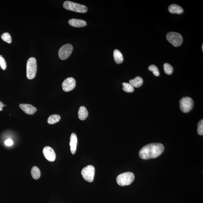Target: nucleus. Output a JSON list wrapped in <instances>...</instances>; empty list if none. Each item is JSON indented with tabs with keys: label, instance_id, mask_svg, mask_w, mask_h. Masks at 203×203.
<instances>
[{
	"label": "nucleus",
	"instance_id": "1a4fd4ad",
	"mask_svg": "<svg viewBox=\"0 0 203 203\" xmlns=\"http://www.w3.org/2000/svg\"><path fill=\"white\" fill-rule=\"evenodd\" d=\"M76 80L72 77L68 78L64 80L62 83L63 90L65 92L72 90L76 86Z\"/></svg>",
	"mask_w": 203,
	"mask_h": 203
},
{
	"label": "nucleus",
	"instance_id": "9d476101",
	"mask_svg": "<svg viewBox=\"0 0 203 203\" xmlns=\"http://www.w3.org/2000/svg\"><path fill=\"white\" fill-rule=\"evenodd\" d=\"M43 153L45 158L50 162H53L56 159L55 151L50 146H45L43 149Z\"/></svg>",
	"mask_w": 203,
	"mask_h": 203
},
{
	"label": "nucleus",
	"instance_id": "2eb2a0df",
	"mask_svg": "<svg viewBox=\"0 0 203 203\" xmlns=\"http://www.w3.org/2000/svg\"><path fill=\"white\" fill-rule=\"evenodd\" d=\"M169 12L172 14H181L183 12V9L181 7L176 4H172L169 7Z\"/></svg>",
	"mask_w": 203,
	"mask_h": 203
},
{
	"label": "nucleus",
	"instance_id": "0eeeda50",
	"mask_svg": "<svg viewBox=\"0 0 203 203\" xmlns=\"http://www.w3.org/2000/svg\"><path fill=\"white\" fill-rule=\"evenodd\" d=\"M81 174L86 181L92 183L94 180L95 168L93 166L88 165L82 169Z\"/></svg>",
	"mask_w": 203,
	"mask_h": 203
},
{
	"label": "nucleus",
	"instance_id": "5701e85b",
	"mask_svg": "<svg viewBox=\"0 0 203 203\" xmlns=\"http://www.w3.org/2000/svg\"><path fill=\"white\" fill-rule=\"evenodd\" d=\"M149 70L153 73L154 75L156 76H158L160 75V71L156 66L154 65H151L149 67Z\"/></svg>",
	"mask_w": 203,
	"mask_h": 203
},
{
	"label": "nucleus",
	"instance_id": "9b49d317",
	"mask_svg": "<svg viewBox=\"0 0 203 203\" xmlns=\"http://www.w3.org/2000/svg\"><path fill=\"white\" fill-rule=\"evenodd\" d=\"M19 107L24 113L29 115L34 114L37 111L36 108L31 104H20Z\"/></svg>",
	"mask_w": 203,
	"mask_h": 203
},
{
	"label": "nucleus",
	"instance_id": "423d86ee",
	"mask_svg": "<svg viewBox=\"0 0 203 203\" xmlns=\"http://www.w3.org/2000/svg\"><path fill=\"white\" fill-rule=\"evenodd\" d=\"M166 38L168 41L175 47L179 46L183 43V37L177 32H170L167 34Z\"/></svg>",
	"mask_w": 203,
	"mask_h": 203
},
{
	"label": "nucleus",
	"instance_id": "cd10ccee",
	"mask_svg": "<svg viewBox=\"0 0 203 203\" xmlns=\"http://www.w3.org/2000/svg\"><path fill=\"white\" fill-rule=\"evenodd\" d=\"M202 51H203V44H202Z\"/></svg>",
	"mask_w": 203,
	"mask_h": 203
},
{
	"label": "nucleus",
	"instance_id": "4468645a",
	"mask_svg": "<svg viewBox=\"0 0 203 203\" xmlns=\"http://www.w3.org/2000/svg\"><path fill=\"white\" fill-rule=\"evenodd\" d=\"M78 114L80 119L84 120H85L88 117L89 113L85 106H81L79 110Z\"/></svg>",
	"mask_w": 203,
	"mask_h": 203
},
{
	"label": "nucleus",
	"instance_id": "bb28decb",
	"mask_svg": "<svg viewBox=\"0 0 203 203\" xmlns=\"http://www.w3.org/2000/svg\"><path fill=\"white\" fill-rule=\"evenodd\" d=\"M4 106V105L3 104V103L1 101H0V111H2V108Z\"/></svg>",
	"mask_w": 203,
	"mask_h": 203
},
{
	"label": "nucleus",
	"instance_id": "f03ea898",
	"mask_svg": "<svg viewBox=\"0 0 203 203\" xmlns=\"http://www.w3.org/2000/svg\"><path fill=\"white\" fill-rule=\"evenodd\" d=\"M63 6L66 10L77 13H85L87 11V6L84 5L79 4L72 2L66 1L64 3Z\"/></svg>",
	"mask_w": 203,
	"mask_h": 203
},
{
	"label": "nucleus",
	"instance_id": "f8f14e48",
	"mask_svg": "<svg viewBox=\"0 0 203 203\" xmlns=\"http://www.w3.org/2000/svg\"><path fill=\"white\" fill-rule=\"evenodd\" d=\"M77 144L78 139L76 134L75 133H72L70 138L69 143L71 153L72 154H74L76 152Z\"/></svg>",
	"mask_w": 203,
	"mask_h": 203
},
{
	"label": "nucleus",
	"instance_id": "39448f33",
	"mask_svg": "<svg viewBox=\"0 0 203 203\" xmlns=\"http://www.w3.org/2000/svg\"><path fill=\"white\" fill-rule=\"evenodd\" d=\"M194 104L193 100L191 98L184 97L179 101L180 110L183 113H188L192 109Z\"/></svg>",
	"mask_w": 203,
	"mask_h": 203
},
{
	"label": "nucleus",
	"instance_id": "7ed1b4c3",
	"mask_svg": "<svg viewBox=\"0 0 203 203\" xmlns=\"http://www.w3.org/2000/svg\"><path fill=\"white\" fill-rule=\"evenodd\" d=\"M37 71V63L36 58L31 57L27 64V77L28 79L32 80L36 77Z\"/></svg>",
	"mask_w": 203,
	"mask_h": 203
},
{
	"label": "nucleus",
	"instance_id": "a211bd4d",
	"mask_svg": "<svg viewBox=\"0 0 203 203\" xmlns=\"http://www.w3.org/2000/svg\"><path fill=\"white\" fill-rule=\"evenodd\" d=\"M61 119L60 115L58 114H53L50 115L48 119V123L52 125L58 122Z\"/></svg>",
	"mask_w": 203,
	"mask_h": 203
},
{
	"label": "nucleus",
	"instance_id": "6e6552de",
	"mask_svg": "<svg viewBox=\"0 0 203 203\" xmlns=\"http://www.w3.org/2000/svg\"><path fill=\"white\" fill-rule=\"evenodd\" d=\"M73 50L72 45L70 44L65 45L59 49L58 56L62 60H65L71 55Z\"/></svg>",
	"mask_w": 203,
	"mask_h": 203
},
{
	"label": "nucleus",
	"instance_id": "b1692460",
	"mask_svg": "<svg viewBox=\"0 0 203 203\" xmlns=\"http://www.w3.org/2000/svg\"><path fill=\"white\" fill-rule=\"evenodd\" d=\"M197 133L199 135L203 136V120H201L197 124Z\"/></svg>",
	"mask_w": 203,
	"mask_h": 203
},
{
	"label": "nucleus",
	"instance_id": "dca6fc26",
	"mask_svg": "<svg viewBox=\"0 0 203 203\" xmlns=\"http://www.w3.org/2000/svg\"><path fill=\"white\" fill-rule=\"evenodd\" d=\"M143 83V79L140 77L136 76L134 79L129 80V83L134 87L139 88L142 85Z\"/></svg>",
	"mask_w": 203,
	"mask_h": 203
},
{
	"label": "nucleus",
	"instance_id": "ddd939ff",
	"mask_svg": "<svg viewBox=\"0 0 203 203\" xmlns=\"http://www.w3.org/2000/svg\"><path fill=\"white\" fill-rule=\"evenodd\" d=\"M69 24L72 27L76 28L83 27L87 25V22L85 21L74 19H70Z\"/></svg>",
	"mask_w": 203,
	"mask_h": 203
},
{
	"label": "nucleus",
	"instance_id": "f3484780",
	"mask_svg": "<svg viewBox=\"0 0 203 203\" xmlns=\"http://www.w3.org/2000/svg\"><path fill=\"white\" fill-rule=\"evenodd\" d=\"M113 56L115 63L120 64L123 62V58L121 52L118 50H115L113 52Z\"/></svg>",
	"mask_w": 203,
	"mask_h": 203
},
{
	"label": "nucleus",
	"instance_id": "a878e982",
	"mask_svg": "<svg viewBox=\"0 0 203 203\" xmlns=\"http://www.w3.org/2000/svg\"><path fill=\"white\" fill-rule=\"evenodd\" d=\"M5 144H6V146H11L13 145V142L11 139H8L6 140L5 141Z\"/></svg>",
	"mask_w": 203,
	"mask_h": 203
},
{
	"label": "nucleus",
	"instance_id": "f257e3e1",
	"mask_svg": "<svg viewBox=\"0 0 203 203\" xmlns=\"http://www.w3.org/2000/svg\"><path fill=\"white\" fill-rule=\"evenodd\" d=\"M164 149V146L161 143H150L141 149L139 152V156L144 160L157 158L162 154Z\"/></svg>",
	"mask_w": 203,
	"mask_h": 203
},
{
	"label": "nucleus",
	"instance_id": "412c9836",
	"mask_svg": "<svg viewBox=\"0 0 203 203\" xmlns=\"http://www.w3.org/2000/svg\"><path fill=\"white\" fill-rule=\"evenodd\" d=\"M164 72L167 75H170L172 74L173 71V68L170 64L166 63L164 65Z\"/></svg>",
	"mask_w": 203,
	"mask_h": 203
},
{
	"label": "nucleus",
	"instance_id": "393cba45",
	"mask_svg": "<svg viewBox=\"0 0 203 203\" xmlns=\"http://www.w3.org/2000/svg\"><path fill=\"white\" fill-rule=\"evenodd\" d=\"M0 67L3 70H6L7 67L6 61L2 55H0Z\"/></svg>",
	"mask_w": 203,
	"mask_h": 203
},
{
	"label": "nucleus",
	"instance_id": "6ab92c4d",
	"mask_svg": "<svg viewBox=\"0 0 203 203\" xmlns=\"http://www.w3.org/2000/svg\"><path fill=\"white\" fill-rule=\"evenodd\" d=\"M31 175L33 178L35 179H39L41 175V172L40 169L37 166L33 167L31 171Z\"/></svg>",
	"mask_w": 203,
	"mask_h": 203
},
{
	"label": "nucleus",
	"instance_id": "20e7f679",
	"mask_svg": "<svg viewBox=\"0 0 203 203\" xmlns=\"http://www.w3.org/2000/svg\"><path fill=\"white\" fill-rule=\"evenodd\" d=\"M134 178L133 173L127 172L119 175L117 177L116 181L120 186H125L131 184L133 182Z\"/></svg>",
	"mask_w": 203,
	"mask_h": 203
},
{
	"label": "nucleus",
	"instance_id": "aec40b11",
	"mask_svg": "<svg viewBox=\"0 0 203 203\" xmlns=\"http://www.w3.org/2000/svg\"><path fill=\"white\" fill-rule=\"evenodd\" d=\"M123 85V90L127 93H132L134 90V87L130 83H123L122 84Z\"/></svg>",
	"mask_w": 203,
	"mask_h": 203
},
{
	"label": "nucleus",
	"instance_id": "4be33fe9",
	"mask_svg": "<svg viewBox=\"0 0 203 203\" xmlns=\"http://www.w3.org/2000/svg\"><path fill=\"white\" fill-rule=\"evenodd\" d=\"M1 38L3 41L9 44L11 43L12 39L11 35L8 32H5L1 36Z\"/></svg>",
	"mask_w": 203,
	"mask_h": 203
}]
</instances>
